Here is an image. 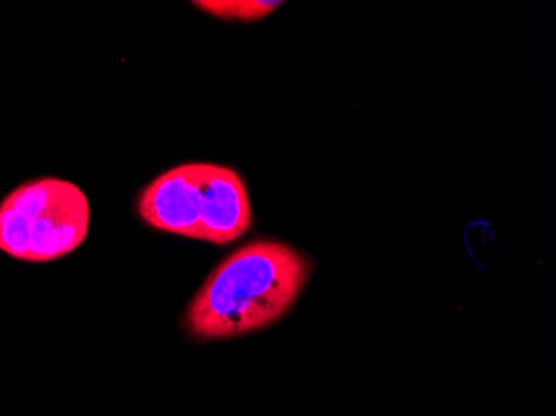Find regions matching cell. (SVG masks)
I'll use <instances>...</instances> for the list:
<instances>
[{
	"instance_id": "6da1fadb",
	"label": "cell",
	"mask_w": 556,
	"mask_h": 416,
	"mask_svg": "<svg viewBox=\"0 0 556 416\" xmlns=\"http://www.w3.org/2000/svg\"><path fill=\"white\" fill-rule=\"evenodd\" d=\"M308 278L292 247L247 243L212 272L187 310V330L200 340H225L270 327L283 317Z\"/></svg>"
},
{
	"instance_id": "7a4b0ae2",
	"label": "cell",
	"mask_w": 556,
	"mask_h": 416,
	"mask_svg": "<svg viewBox=\"0 0 556 416\" xmlns=\"http://www.w3.org/2000/svg\"><path fill=\"white\" fill-rule=\"evenodd\" d=\"M137 209L150 227L215 245L245 236L254 218L240 175L215 164H184L159 175Z\"/></svg>"
},
{
	"instance_id": "3957f363",
	"label": "cell",
	"mask_w": 556,
	"mask_h": 416,
	"mask_svg": "<svg viewBox=\"0 0 556 416\" xmlns=\"http://www.w3.org/2000/svg\"><path fill=\"white\" fill-rule=\"evenodd\" d=\"M89 222V200L72 181H25L0 202V252L30 264L54 262L83 245Z\"/></svg>"
},
{
	"instance_id": "277c9868",
	"label": "cell",
	"mask_w": 556,
	"mask_h": 416,
	"mask_svg": "<svg viewBox=\"0 0 556 416\" xmlns=\"http://www.w3.org/2000/svg\"><path fill=\"white\" fill-rule=\"evenodd\" d=\"M200 11L208 12L224 21H258L267 17L282 2H262V0H202L193 2Z\"/></svg>"
}]
</instances>
